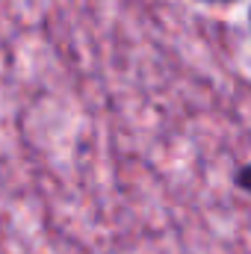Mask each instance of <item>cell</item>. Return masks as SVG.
<instances>
[{
  "label": "cell",
  "instance_id": "6da1fadb",
  "mask_svg": "<svg viewBox=\"0 0 251 254\" xmlns=\"http://www.w3.org/2000/svg\"><path fill=\"white\" fill-rule=\"evenodd\" d=\"M237 187L246 190V192H251V166H246V169L237 172Z\"/></svg>",
  "mask_w": 251,
  "mask_h": 254
},
{
  "label": "cell",
  "instance_id": "7a4b0ae2",
  "mask_svg": "<svg viewBox=\"0 0 251 254\" xmlns=\"http://www.w3.org/2000/svg\"><path fill=\"white\" fill-rule=\"evenodd\" d=\"M204 3H231V0H204Z\"/></svg>",
  "mask_w": 251,
  "mask_h": 254
}]
</instances>
